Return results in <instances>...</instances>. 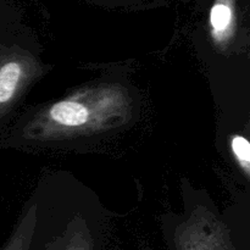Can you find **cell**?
Returning a JSON list of instances; mask_svg holds the SVG:
<instances>
[{"label": "cell", "mask_w": 250, "mask_h": 250, "mask_svg": "<svg viewBox=\"0 0 250 250\" xmlns=\"http://www.w3.org/2000/svg\"><path fill=\"white\" fill-rule=\"evenodd\" d=\"M232 21V10L225 2H216L210 14V22L215 33L222 34L227 31Z\"/></svg>", "instance_id": "cell-2"}, {"label": "cell", "mask_w": 250, "mask_h": 250, "mask_svg": "<svg viewBox=\"0 0 250 250\" xmlns=\"http://www.w3.org/2000/svg\"><path fill=\"white\" fill-rule=\"evenodd\" d=\"M232 149L236 158L248 172L250 163V144L248 139L242 136H236L232 139Z\"/></svg>", "instance_id": "cell-3"}, {"label": "cell", "mask_w": 250, "mask_h": 250, "mask_svg": "<svg viewBox=\"0 0 250 250\" xmlns=\"http://www.w3.org/2000/svg\"><path fill=\"white\" fill-rule=\"evenodd\" d=\"M88 109L83 104L73 100H62L56 103L50 109V119L62 126L76 127L85 124L88 120Z\"/></svg>", "instance_id": "cell-1"}]
</instances>
